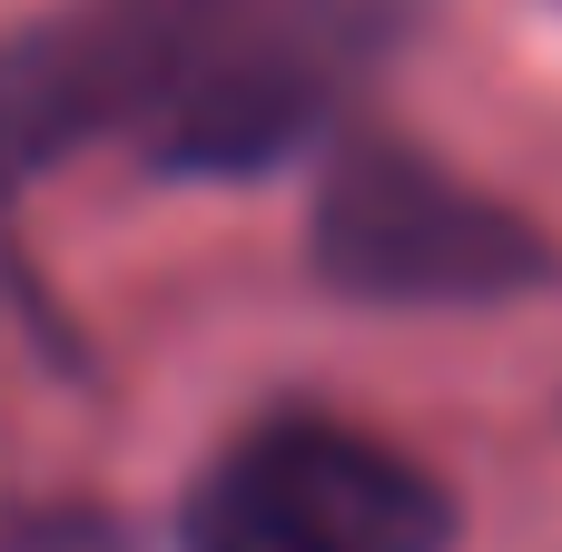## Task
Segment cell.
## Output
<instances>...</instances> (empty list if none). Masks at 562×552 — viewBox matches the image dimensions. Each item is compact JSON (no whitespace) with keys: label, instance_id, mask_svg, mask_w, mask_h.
Instances as JSON below:
<instances>
[{"label":"cell","instance_id":"cell-1","mask_svg":"<svg viewBox=\"0 0 562 552\" xmlns=\"http://www.w3.org/2000/svg\"><path fill=\"white\" fill-rule=\"evenodd\" d=\"M425 0H207L178 99L138 128L158 178H267L336 128L356 79L415 30Z\"/></svg>","mask_w":562,"mask_h":552},{"label":"cell","instance_id":"cell-2","mask_svg":"<svg viewBox=\"0 0 562 552\" xmlns=\"http://www.w3.org/2000/svg\"><path fill=\"white\" fill-rule=\"evenodd\" d=\"M306 257L356 306H504L553 277V237L405 138H356L316 178Z\"/></svg>","mask_w":562,"mask_h":552},{"label":"cell","instance_id":"cell-3","mask_svg":"<svg viewBox=\"0 0 562 552\" xmlns=\"http://www.w3.org/2000/svg\"><path fill=\"white\" fill-rule=\"evenodd\" d=\"M454 504L445 484L336 425V415H267L247 425L188 494L178 552H445Z\"/></svg>","mask_w":562,"mask_h":552}]
</instances>
